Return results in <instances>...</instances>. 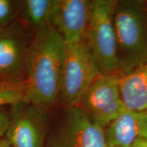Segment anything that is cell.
Wrapping results in <instances>:
<instances>
[{
    "label": "cell",
    "instance_id": "cell-10",
    "mask_svg": "<svg viewBox=\"0 0 147 147\" xmlns=\"http://www.w3.org/2000/svg\"><path fill=\"white\" fill-rule=\"evenodd\" d=\"M104 132L108 147H132L140 140L147 139L146 113L125 108Z\"/></svg>",
    "mask_w": 147,
    "mask_h": 147
},
{
    "label": "cell",
    "instance_id": "cell-17",
    "mask_svg": "<svg viewBox=\"0 0 147 147\" xmlns=\"http://www.w3.org/2000/svg\"><path fill=\"white\" fill-rule=\"evenodd\" d=\"M0 147H12L6 139L0 140Z\"/></svg>",
    "mask_w": 147,
    "mask_h": 147
},
{
    "label": "cell",
    "instance_id": "cell-11",
    "mask_svg": "<svg viewBox=\"0 0 147 147\" xmlns=\"http://www.w3.org/2000/svg\"><path fill=\"white\" fill-rule=\"evenodd\" d=\"M119 75V89L125 108L136 112L146 110L147 63Z\"/></svg>",
    "mask_w": 147,
    "mask_h": 147
},
{
    "label": "cell",
    "instance_id": "cell-4",
    "mask_svg": "<svg viewBox=\"0 0 147 147\" xmlns=\"http://www.w3.org/2000/svg\"><path fill=\"white\" fill-rule=\"evenodd\" d=\"M101 74L85 40L65 45L59 94L64 107L78 106L87 90Z\"/></svg>",
    "mask_w": 147,
    "mask_h": 147
},
{
    "label": "cell",
    "instance_id": "cell-7",
    "mask_svg": "<svg viewBox=\"0 0 147 147\" xmlns=\"http://www.w3.org/2000/svg\"><path fill=\"white\" fill-rule=\"evenodd\" d=\"M35 30L19 20L0 29V78L24 82Z\"/></svg>",
    "mask_w": 147,
    "mask_h": 147
},
{
    "label": "cell",
    "instance_id": "cell-3",
    "mask_svg": "<svg viewBox=\"0 0 147 147\" xmlns=\"http://www.w3.org/2000/svg\"><path fill=\"white\" fill-rule=\"evenodd\" d=\"M117 0H93L85 40L102 74H119L114 12Z\"/></svg>",
    "mask_w": 147,
    "mask_h": 147
},
{
    "label": "cell",
    "instance_id": "cell-15",
    "mask_svg": "<svg viewBox=\"0 0 147 147\" xmlns=\"http://www.w3.org/2000/svg\"><path fill=\"white\" fill-rule=\"evenodd\" d=\"M11 110L12 106H0V140L5 136L8 129L11 119Z\"/></svg>",
    "mask_w": 147,
    "mask_h": 147
},
{
    "label": "cell",
    "instance_id": "cell-2",
    "mask_svg": "<svg viewBox=\"0 0 147 147\" xmlns=\"http://www.w3.org/2000/svg\"><path fill=\"white\" fill-rule=\"evenodd\" d=\"M119 74L147 63V1L121 0L114 12Z\"/></svg>",
    "mask_w": 147,
    "mask_h": 147
},
{
    "label": "cell",
    "instance_id": "cell-9",
    "mask_svg": "<svg viewBox=\"0 0 147 147\" xmlns=\"http://www.w3.org/2000/svg\"><path fill=\"white\" fill-rule=\"evenodd\" d=\"M91 1L59 0L50 25L65 45L84 41L91 14Z\"/></svg>",
    "mask_w": 147,
    "mask_h": 147
},
{
    "label": "cell",
    "instance_id": "cell-19",
    "mask_svg": "<svg viewBox=\"0 0 147 147\" xmlns=\"http://www.w3.org/2000/svg\"><path fill=\"white\" fill-rule=\"evenodd\" d=\"M145 113H146V118H147V110H145Z\"/></svg>",
    "mask_w": 147,
    "mask_h": 147
},
{
    "label": "cell",
    "instance_id": "cell-16",
    "mask_svg": "<svg viewBox=\"0 0 147 147\" xmlns=\"http://www.w3.org/2000/svg\"><path fill=\"white\" fill-rule=\"evenodd\" d=\"M132 147H147V139L140 140Z\"/></svg>",
    "mask_w": 147,
    "mask_h": 147
},
{
    "label": "cell",
    "instance_id": "cell-1",
    "mask_svg": "<svg viewBox=\"0 0 147 147\" xmlns=\"http://www.w3.org/2000/svg\"><path fill=\"white\" fill-rule=\"evenodd\" d=\"M65 44L50 24L35 30L27 58V101L49 108L60 94Z\"/></svg>",
    "mask_w": 147,
    "mask_h": 147
},
{
    "label": "cell",
    "instance_id": "cell-6",
    "mask_svg": "<svg viewBox=\"0 0 147 147\" xmlns=\"http://www.w3.org/2000/svg\"><path fill=\"white\" fill-rule=\"evenodd\" d=\"M49 108L25 100L12 106L5 138L12 147H45L50 123Z\"/></svg>",
    "mask_w": 147,
    "mask_h": 147
},
{
    "label": "cell",
    "instance_id": "cell-18",
    "mask_svg": "<svg viewBox=\"0 0 147 147\" xmlns=\"http://www.w3.org/2000/svg\"><path fill=\"white\" fill-rule=\"evenodd\" d=\"M11 82V81H6V80H2V79L0 78V84H1V83H3V82Z\"/></svg>",
    "mask_w": 147,
    "mask_h": 147
},
{
    "label": "cell",
    "instance_id": "cell-13",
    "mask_svg": "<svg viewBox=\"0 0 147 147\" xmlns=\"http://www.w3.org/2000/svg\"><path fill=\"white\" fill-rule=\"evenodd\" d=\"M27 100L24 82H5L0 84V106H12Z\"/></svg>",
    "mask_w": 147,
    "mask_h": 147
},
{
    "label": "cell",
    "instance_id": "cell-5",
    "mask_svg": "<svg viewBox=\"0 0 147 147\" xmlns=\"http://www.w3.org/2000/svg\"><path fill=\"white\" fill-rule=\"evenodd\" d=\"M45 147H108L104 128L80 106L65 108L48 132Z\"/></svg>",
    "mask_w": 147,
    "mask_h": 147
},
{
    "label": "cell",
    "instance_id": "cell-8",
    "mask_svg": "<svg viewBox=\"0 0 147 147\" xmlns=\"http://www.w3.org/2000/svg\"><path fill=\"white\" fill-rule=\"evenodd\" d=\"M119 74H101L87 90L78 106L105 128L125 107L119 89Z\"/></svg>",
    "mask_w": 147,
    "mask_h": 147
},
{
    "label": "cell",
    "instance_id": "cell-12",
    "mask_svg": "<svg viewBox=\"0 0 147 147\" xmlns=\"http://www.w3.org/2000/svg\"><path fill=\"white\" fill-rule=\"evenodd\" d=\"M59 0L18 1V20L36 30L50 24Z\"/></svg>",
    "mask_w": 147,
    "mask_h": 147
},
{
    "label": "cell",
    "instance_id": "cell-14",
    "mask_svg": "<svg viewBox=\"0 0 147 147\" xmlns=\"http://www.w3.org/2000/svg\"><path fill=\"white\" fill-rule=\"evenodd\" d=\"M18 20V1L0 0V29L8 27Z\"/></svg>",
    "mask_w": 147,
    "mask_h": 147
}]
</instances>
